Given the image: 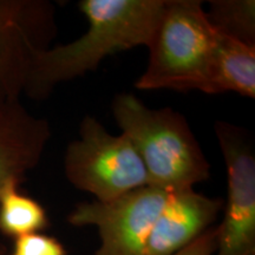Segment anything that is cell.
<instances>
[{
    "label": "cell",
    "mask_w": 255,
    "mask_h": 255,
    "mask_svg": "<svg viewBox=\"0 0 255 255\" xmlns=\"http://www.w3.org/2000/svg\"><path fill=\"white\" fill-rule=\"evenodd\" d=\"M167 0H82L88 21L81 37L39 51L24 94L44 100L58 84L95 71L107 57L146 46L154 36Z\"/></svg>",
    "instance_id": "1"
},
{
    "label": "cell",
    "mask_w": 255,
    "mask_h": 255,
    "mask_svg": "<svg viewBox=\"0 0 255 255\" xmlns=\"http://www.w3.org/2000/svg\"><path fill=\"white\" fill-rule=\"evenodd\" d=\"M121 133L135 148L149 186L178 190L208 180L210 164L186 117L171 108L151 109L131 94L113 102Z\"/></svg>",
    "instance_id": "2"
},
{
    "label": "cell",
    "mask_w": 255,
    "mask_h": 255,
    "mask_svg": "<svg viewBox=\"0 0 255 255\" xmlns=\"http://www.w3.org/2000/svg\"><path fill=\"white\" fill-rule=\"evenodd\" d=\"M219 32L199 0H167L150 44L138 90H196L213 95Z\"/></svg>",
    "instance_id": "3"
},
{
    "label": "cell",
    "mask_w": 255,
    "mask_h": 255,
    "mask_svg": "<svg viewBox=\"0 0 255 255\" xmlns=\"http://www.w3.org/2000/svg\"><path fill=\"white\" fill-rule=\"evenodd\" d=\"M64 170L69 182L107 202L149 186L148 175L131 142L114 135L94 116L79 124L78 138L66 148Z\"/></svg>",
    "instance_id": "4"
},
{
    "label": "cell",
    "mask_w": 255,
    "mask_h": 255,
    "mask_svg": "<svg viewBox=\"0 0 255 255\" xmlns=\"http://www.w3.org/2000/svg\"><path fill=\"white\" fill-rule=\"evenodd\" d=\"M214 130L227 169V201L213 255H255L254 148L234 124L219 121Z\"/></svg>",
    "instance_id": "5"
},
{
    "label": "cell",
    "mask_w": 255,
    "mask_h": 255,
    "mask_svg": "<svg viewBox=\"0 0 255 255\" xmlns=\"http://www.w3.org/2000/svg\"><path fill=\"white\" fill-rule=\"evenodd\" d=\"M173 190L145 186L107 202H81L70 213L72 226L96 227V255H145L146 241Z\"/></svg>",
    "instance_id": "6"
},
{
    "label": "cell",
    "mask_w": 255,
    "mask_h": 255,
    "mask_svg": "<svg viewBox=\"0 0 255 255\" xmlns=\"http://www.w3.org/2000/svg\"><path fill=\"white\" fill-rule=\"evenodd\" d=\"M55 6L46 0H0V101L20 100L32 63L56 36Z\"/></svg>",
    "instance_id": "7"
},
{
    "label": "cell",
    "mask_w": 255,
    "mask_h": 255,
    "mask_svg": "<svg viewBox=\"0 0 255 255\" xmlns=\"http://www.w3.org/2000/svg\"><path fill=\"white\" fill-rule=\"evenodd\" d=\"M50 138L49 121L28 113L20 100L0 101V190L8 182H23Z\"/></svg>",
    "instance_id": "8"
},
{
    "label": "cell",
    "mask_w": 255,
    "mask_h": 255,
    "mask_svg": "<svg viewBox=\"0 0 255 255\" xmlns=\"http://www.w3.org/2000/svg\"><path fill=\"white\" fill-rule=\"evenodd\" d=\"M222 202L194 188L173 190L146 241L145 255H174L213 227Z\"/></svg>",
    "instance_id": "9"
},
{
    "label": "cell",
    "mask_w": 255,
    "mask_h": 255,
    "mask_svg": "<svg viewBox=\"0 0 255 255\" xmlns=\"http://www.w3.org/2000/svg\"><path fill=\"white\" fill-rule=\"evenodd\" d=\"M237 92L255 98V45L219 32L214 68L213 95Z\"/></svg>",
    "instance_id": "10"
},
{
    "label": "cell",
    "mask_w": 255,
    "mask_h": 255,
    "mask_svg": "<svg viewBox=\"0 0 255 255\" xmlns=\"http://www.w3.org/2000/svg\"><path fill=\"white\" fill-rule=\"evenodd\" d=\"M18 182L0 190V232L15 239L34 234L49 226L46 210L38 201L19 191Z\"/></svg>",
    "instance_id": "11"
},
{
    "label": "cell",
    "mask_w": 255,
    "mask_h": 255,
    "mask_svg": "<svg viewBox=\"0 0 255 255\" xmlns=\"http://www.w3.org/2000/svg\"><path fill=\"white\" fill-rule=\"evenodd\" d=\"M206 13L220 33L255 45L254 0H213Z\"/></svg>",
    "instance_id": "12"
},
{
    "label": "cell",
    "mask_w": 255,
    "mask_h": 255,
    "mask_svg": "<svg viewBox=\"0 0 255 255\" xmlns=\"http://www.w3.org/2000/svg\"><path fill=\"white\" fill-rule=\"evenodd\" d=\"M11 255H66V252L57 239L34 233L15 239Z\"/></svg>",
    "instance_id": "13"
},
{
    "label": "cell",
    "mask_w": 255,
    "mask_h": 255,
    "mask_svg": "<svg viewBox=\"0 0 255 255\" xmlns=\"http://www.w3.org/2000/svg\"><path fill=\"white\" fill-rule=\"evenodd\" d=\"M216 250V226L209 228L193 244L174 255H213Z\"/></svg>",
    "instance_id": "14"
}]
</instances>
